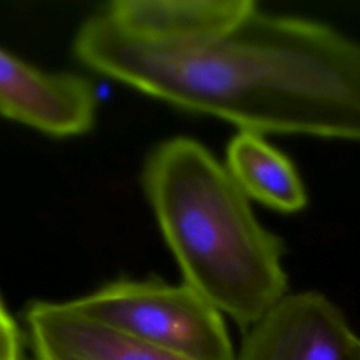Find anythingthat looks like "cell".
Instances as JSON below:
<instances>
[{
	"mask_svg": "<svg viewBox=\"0 0 360 360\" xmlns=\"http://www.w3.org/2000/svg\"><path fill=\"white\" fill-rule=\"evenodd\" d=\"M359 336L323 294L284 295L243 340L238 360H350Z\"/></svg>",
	"mask_w": 360,
	"mask_h": 360,
	"instance_id": "obj_3",
	"label": "cell"
},
{
	"mask_svg": "<svg viewBox=\"0 0 360 360\" xmlns=\"http://www.w3.org/2000/svg\"><path fill=\"white\" fill-rule=\"evenodd\" d=\"M68 302L79 314L183 360H238L221 312L184 283L121 280Z\"/></svg>",
	"mask_w": 360,
	"mask_h": 360,
	"instance_id": "obj_2",
	"label": "cell"
},
{
	"mask_svg": "<svg viewBox=\"0 0 360 360\" xmlns=\"http://www.w3.org/2000/svg\"><path fill=\"white\" fill-rule=\"evenodd\" d=\"M93 84L68 72L39 69L0 48V115L52 136L87 132L96 118Z\"/></svg>",
	"mask_w": 360,
	"mask_h": 360,
	"instance_id": "obj_4",
	"label": "cell"
},
{
	"mask_svg": "<svg viewBox=\"0 0 360 360\" xmlns=\"http://www.w3.org/2000/svg\"><path fill=\"white\" fill-rule=\"evenodd\" d=\"M0 360H21L18 328L0 302Z\"/></svg>",
	"mask_w": 360,
	"mask_h": 360,
	"instance_id": "obj_7",
	"label": "cell"
},
{
	"mask_svg": "<svg viewBox=\"0 0 360 360\" xmlns=\"http://www.w3.org/2000/svg\"><path fill=\"white\" fill-rule=\"evenodd\" d=\"M226 167L248 197L269 208L297 212L308 202L295 165L262 134L239 131L228 143Z\"/></svg>",
	"mask_w": 360,
	"mask_h": 360,
	"instance_id": "obj_6",
	"label": "cell"
},
{
	"mask_svg": "<svg viewBox=\"0 0 360 360\" xmlns=\"http://www.w3.org/2000/svg\"><path fill=\"white\" fill-rule=\"evenodd\" d=\"M27 323L35 360H183L79 314L69 302H37Z\"/></svg>",
	"mask_w": 360,
	"mask_h": 360,
	"instance_id": "obj_5",
	"label": "cell"
},
{
	"mask_svg": "<svg viewBox=\"0 0 360 360\" xmlns=\"http://www.w3.org/2000/svg\"><path fill=\"white\" fill-rule=\"evenodd\" d=\"M350 360H360V338L353 349V354H352V359Z\"/></svg>",
	"mask_w": 360,
	"mask_h": 360,
	"instance_id": "obj_8",
	"label": "cell"
},
{
	"mask_svg": "<svg viewBox=\"0 0 360 360\" xmlns=\"http://www.w3.org/2000/svg\"><path fill=\"white\" fill-rule=\"evenodd\" d=\"M142 183L184 284L219 312L249 330L287 295L283 238L257 221L228 167L202 143L162 142Z\"/></svg>",
	"mask_w": 360,
	"mask_h": 360,
	"instance_id": "obj_1",
	"label": "cell"
}]
</instances>
